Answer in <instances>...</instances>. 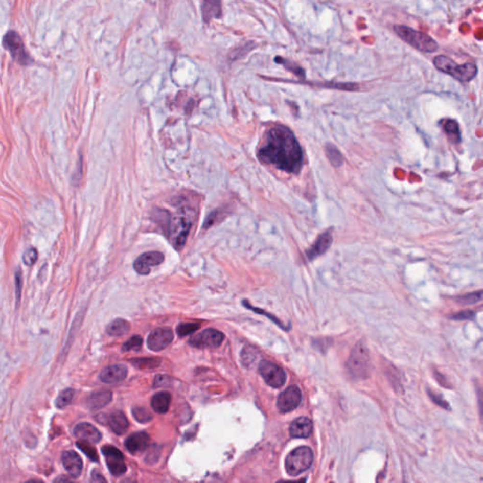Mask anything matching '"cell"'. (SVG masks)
<instances>
[{
	"mask_svg": "<svg viewBox=\"0 0 483 483\" xmlns=\"http://www.w3.org/2000/svg\"><path fill=\"white\" fill-rule=\"evenodd\" d=\"M259 159L289 174H298L303 166V150L291 129L277 125L265 136L258 152Z\"/></svg>",
	"mask_w": 483,
	"mask_h": 483,
	"instance_id": "1",
	"label": "cell"
},
{
	"mask_svg": "<svg viewBox=\"0 0 483 483\" xmlns=\"http://www.w3.org/2000/svg\"><path fill=\"white\" fill-rule=\"evenodd\" d=\"M196 213L189 206H181L175 214L167 217L166 232L168 239L176 249H181L193 226Z\"/></svg>",
	"mask_w": 483,
	"mask_h": 483,
	"instance_id": "2",
	"label": "cell"
},
{
	"mask_svg": "<svg viewBox=\"0 0 483 483\" xmlns=\"http://www.w3.org/2000/svg\"><path fill=\"white\" fill-rule=\"evenodd\" d=\"M433 64L441 72L449 75L461 82L471 81L477 77L478 72L477 64L473 62L458 64L452 59L445 55L436 56L433 59Z\"/></svg>",
	"mask_w": 483,
	"mask_h": 483,
	"instance_id": "3",
	"label": "cell"
},
{
	"mask_svg": "<svg viewBox=\"0 0 483 483\" xmlns=\"http://www.w3.org/2000/svg\"><path fill=\"white\" fill-rule=\"evenodd\" d=\"M394 31L405 43L422 53H433L439 49V44L434 39L423 31H416L404 25L394 26Z\"/></svg>",
	"mask_w": 483,
	"mask_h": 483,
	"instance_id": "4",
	"label": "cell"
},
{
	"mask_svg": "<svg viewBox=\"0 0 483 483\" xmlns=\"http://www.w3.org/2000/svg\"><path fill=\"white\" fill-rule=\"evenodd\" d=\"M370 357L366 344L360 341L352 350L347 363L348 371L354 379H365L369 375Z\"/></svg>",
	"mask_w": 483,
	"mask_h": 483,
	"instance_id": "5",
	"label": "cell"
},
{
	"mask_svg": "<svg viewBox=\"0 0 483 483\" xmlns=\"http://www.w3.org/2000/svg\"><path fill=\"white\" fill-rule=\"evenodd\" d=\"M313 462V453L309 447H300L294 449L286 458L285 468L292 477L298 476L308 470Z\"/></svg>",
	"mask_w": 483,
	"mask_h": 483,
	"instance_id": "6",
	"label": "cell"
},
{
	"mask_svg": "<svg viewBox=\"0 0 483 483\" xmlns=\"http://www.w3.org/2000/svg\"><path fill=\"white\" fill-rule=\"evenodd\" d=\"M2 45L10 52L13 61L20 65L29 66L32 64V59L25 48L22 38L16 31H8L2 39Z\"/></svg>",
	"mask_w": 483,
	"mask_h": 483,
	"instance_id": "7",
	"label": "cell"
},
{
	"mask_svg": "<svg viewBox=\"0 0 483 483\" xmlns=\"http://www.w3.org/2000/svg\"><path fill=\"white\" fill-rule=\"evenodd\" d=\"M259 372L266 382V384L273 388H280L286 382V373L282 367L273 362L261 361L259 365Z\"/></svg>",
	"mask_w": 483,
	"mask_h": 483,
	"instance_id": "8",
	"label": "cell"
},
{
	"mask_svg": "<svg viewBox=\"0 0 483 483\" xmlns=\"http://www.w3.org/2000/svg\"><path fill=\"white\" fill-rule=\"evenodd\" d=\"M224 341V334L219 330L208 329L190 339L189 344L196 349H215Z\"/></svg>",
	"mask_w": 483,
	"mask_h": 483,
	"instance_id": "9",
	"label": "cell"
},
{
	"mask_svg": "<svg viewBox=\"0 0 483 483\" xmlns=\"http://www.w3.org/2000/svg\"><path fill=\"white\" fill-rule=\"evenodd\" d=\"M102 453L104 455L106 464L112 476L120 477L127 471V466L124 462L122 452L117 447L105 446L102 447Z\"/></svg>",
	"mask_w": 483,
	"mask_h": 483,
	"instance_id": "10",
	"label": "cell"
},
{
	"mask_svg": "<svg viewBox=\"0 0 483 483\" xmlns=\"http://www.w3.org/2000/svg\"><path fill=\"white\" fill-rule=\"evenodd\" d=\"M301 400L302 395L300 388L296 385H292L280 395L277 406L281 412L285 413L296 409L301 403Z\"/></svg>",
	"mask_w": 483,
	"mask_h": 483,
	"instance_id": "11",
	"label": "cell"
},
{
	"mask_svg": "<svg viewBox=\"0 0 483 483\" xmlns=\"http://www.w3.org/2000/svg\"><path fill=\"white\" fill-rule=\"evenodd\" d=\"M165 261V255L159 251H149L142 254L134 262V269L140 275H148L153 266L159 265Z\"/></svg>",
	"mask_w": 483,
	"mask_h": 483,
	"instance_id": "12",
	"label": "cell"
},
{
	"mask_svg": "<svg viewBox=\"0 0 483 483\" xmlns=\"http://www.w3.org/2000/svg\"><path fill=\"white\" fill-rule=\"evenodd\" d=\"M174 339V333L169 328L154 330L147 338V347L152 351H160L168 347Z\"/></svg>",
	"mask_w": 483,
	"mask_h": 483,
	"instance_id": "13",
	"label": "cell"
},
{
	"mask_svg": "<svg viewBox=\"0 0 483 483\" xmlns=\"http://www.w3.org/2000/svg\"><path fill=\"white\" fill-rule=\"evenodd\" d=\"M61 463L70 477L75 478L80 477L82 472L83 464L78 453L73 450L64 451L61 455Z\"/></svg>",
	"mask_w": 483,
	"mask_h": 483,
	"instance_id": "14",
	"label": "cell"
},
{
	"mask_svg": "<svg viewBox=\"0 0 483 483\" xmlns=\"http://www.w3.org/2000/svg\"><path fill=\"white\" fill-rule=\"evenodd\" d=\"M74 434L80 441L90 444H98L102 438V435L98 428L88 423H80L77 425L74 428Z\"/></svg>",
	"mask_w": 483,
	"mask_h": 483,
	"instance_id": "15",
	"label": "cell"
},
{
	"mask_svg": "<svg viewBox=\"0 0 483 483\" xmlns=\"http://www.w3.org/2000/svg\"><path fill=\"white\" fill-rule=\"evenodd\" d=\"M128 375V369L127 367L123 364H116L111 366L105 368L102 370V372L99 375V379L108 384H114L121 382L122 380L126 379Z\"/></svg>",
	"mask_w": 483,
	"mask_h": 483,
	"instance_id": "16",
	"label": "cell"
},
{
	"mask_svg": "<svg viewBox=\"0 0 483 483\" xmlns=\"http://www.w3.org/2000/svg\"><path fill=\"white\" fill-rule=\"evenodd\" d=\"M332 241L333 238L330 232L322 233L315 241V243L312 245V247L306 251L307 259L309 261H312L323 255L325 252L330 248Z\"/></svg>",
	"mask_w": 483,
	"mask_h": 483,
	"instance_id": "17",
	"label": "cell"
},
{
	"mask_svg": "<svg viewBox=\"0 0 483 483\" xmlns=\"http://www.w3.org/2000/svg\"><path fill=\"white\" fill-rule=\"evenodd\" d=\"M149 445V436L146 432H136L130 435L125 442V446L129 452L133 455L141 454L146 451Z\"/></svg>",
	"mask_w": 483,
	"mask_h": 483,
	"instance_id": "18",
	"label": "cell"
},
{
	"mask_svg": "<svg viewBox=\"0 0 483 483\" xmlns=\"http://www.w3.org/2000/svg\"><path fill=\"white\" fill-rule=\"evenodd\" d=\"M110 429L118 435H122L129 428V421L126 416L120 410H116L110 413L105 419Z\"/></svg>",
	"mask_w": 483,
	"mask_h": 483,
	"instance_id": "19",
	"label": "cell"
},
{
	"mask_svg": "<svg viewBox=\"0 0 483 483\" xmlns=\"http://www.w3.org/2000/svg\"><path fill=\"white\" fill-rule=\"evenodd\" d=\"M202 18L209 23L213 19L222 16V0H202Z\"/></svg>",
	"mask_w": 483,
	"mask_h": 483,
	"instance_id": "20",
	"label": "cell"
},
{
	"mask_svg": "<svg viewBox=\"0 0 483 483\" xmlns=\"http://www.w3.org/2000/svg\"><path fill=\"white\" fill-rule=\"evenodd\" d=\"M312 422L308 417H300L292 423L290 434L294 438H308L312 434Z\"/></svg>",
	"mask_w": 483,
	"mask_h": 483,
	"instance_id": "21",
	"label": "cell"
},
{
	"mask_svg": "<svg viewBox=\"0 0 483 483\" xmlns=\"http://www.w3.org/2000/svg\"><path fill=\"white\" fill-rule=\"evenodd\" d=\"M171 403V395L167 392H159L156 394L151 400V407L157 413H165Z\"/></svg>",
	"mask_w": 483,
	"mask_h": 483,
	"instance_id": "22",
	"label": "cell"
},
{
	"mask_svg": "<svg viewBox=\"0 0 483 483\" xmlns=\"http://www.w3.org/2000/svg\"><path fill=\"white\" fill-rule=\"evenodd\" d=\"M112 398V394L110 391H100L97 392L92 394L88 399L87 403L89 407L93 409H99L106 406L107 404L110 403V400Z\"/></svg>",
	"mask_w": 483,
	"mask_h": 483,
	"instance_id": "23",
	"label": "cell"
},
{
	"mask_svg": "<svg viewBox=\"0 0 483 483\" xmlns=\"http://www.w3.org/2000/svg\"><path fill=\"white\" fill-rule=\"evenodd\" d=\"M130 329L128 321L124 319H116L107 327V333L110 336H122Z\"/></svg>",
	"mask_w": 483,
	"mask_h": 483,
	"instance_id": "24",
	"label": "cell"
},
{
	"mask_svg": "<svg viewBox=\"0 0 483 483\" xmlns=\"http://www.w3.org/2000/svg\"><path fill=\"white\" fill-rule=\"evenodd\" d=\"M443 129L448 136V139L452 142L453 144H458L461 142L459 125L455 120H451V119L444 120Z\"/></svg>",
	"mask_w": 483,
	"mask_h": 483,
	"instance_id": "25",
	"label": "cell"
},
{
	"mask_svg": "<svg viewBox=\"0 0 483 483\" xmlns=\"http://www.w3.org/2000/svg\"><path fill=\"white\" fill-rule=\"evenodd\" d=\"M275 61L277 63L283 65L284 67L287 69L288 71H290V72L294 74L295 76H297L300 79H305V78H306L305 70L301 67L300 65H298L296 62L290 61V60H286V59H284V58H282V57H279V56L275 57Z\"/></svg>",
	"mask_w": 483,
	"mask_h": 483,
	"instance_id": "26",
	"label": "cell"
},
{
	"mask_svg": "<svg viewBox=\"0 0 483 483\" xmlns=\"http://www.w3.org/2000/svg\"><path fill=\"white\" fill-rule=\"evenodd\" d=\"M253 49H254V43L253 42H248V43H245L243 45H239L231 52L229 59L233 61L240 60V59L244 58Z\"/></svg>",
	"mask_w": 483,
	"mask_h": 483,
	"instance_id": "27",
	"label": "cell"
},
{
	"mask_svg": "<svg viewBox=\"0 0 483 483\" xmlns=\"http://www.w3.org/2000/svg\"><path fill=\"white\" fill-rule=\"evenodd\" d=\"M75 396V391L73 389H65L61 392L59 397L56 399V406L59 409H63L67 405L71 403Z\"/></svg>",
	"mask_w": 483,
	"mask_h": 483,
	"instance_id": "28",
	"label": "cell"
},
{
	"mask_svg": "<svg viewBox=\"0 0 483 483\" xmlns=\"http://www.w3.org/2000/svg\"><path fill=\"white\" fill-rule=\"evenodd\" d=\"M77 446L80 448L81 451L85 453L87 455V457L89 459H92L93 462H98V453H97V450L95 447L91 446L90 443H87V442H84V441H80V442H78L77 443Z\"/></svg>",
	"mask_w": 483,
	"mask_h": 483,
	"instance_id": "29",
	"label": "cell"
},
{
	"mask_svg": "<svg viewBox=\"0 0 483 483\" xmlns=\"http://www.w3.org/2000/svg\"><path fill=\"white\" fill-rule=\"evenodd\" d=\"M327 155L330 163L335 166H340L342 164V157L335 147H327Z\"/></svg>",
	"mask_w": 483,
	"mask_h": 483,
	"instance_id": "30",
	"label": "cell"
},
{
	"mask_svg": "<svg viewBox=\"0 0 483 483\" xmlns=\"http://www.w3.org/2000/svg\"><path fill=\"white\" fill-rule=\"evenodd\" d=\"M132 413L138 422L147 423L152 419V415L145 408H134Z\"/></svg>",
	"mask_w": 483,
	"mask_h": 483,
	"instance_id": "31",
	"label": "cell"
},
{
	"mask_svg": "<svg viewBox=\"0 0 483 483\" xmlns=\"http://www.w3.org/2000/svg\"><path fill=\"white\" fill-rule=\"evenodd\" d=\"M481 300V291L477 293H472V294H467L463 296H459L458 298V302L464 305H471L477 303V301Z\"/></svg>",
	"mask_w": 483,
	"mask_h": 483,
	"instance_id": "32",
	"label": "cell"
},
{
	"mask_svg": "<svg viewBox=\"0 0 483 483\" xmlns=\"http://www.w3.org/2000/svg\"><path fill=\"white\" fill-rule=\"evenodd\" d=\"M199 329V325L193 324V323H185V324H180L177 328V334L180 337L189 335L191 333L195 332Z\"/></svg>",
	"mask_w": 483,
	"mask_h": 483,
	"instance_id": "33",
	"label": "cell"
},
{
	"mask_svg": "<svg viewBox=\"0 0 483 483\" xmlns=\"http://www.w3.org/2000/svg\"><path fill=\"white\" fill-rule=\"evenodd\" d=\"M142 343H143V340H142L141 337L138 336V335L131 337L128 342H125L123 344L122 350L123 351L139 350L141 349Z\"/></svg>",
	"mask_w": 483,
	"mask_h": 483,
	"instance_id": "34",
	"label": "cell"
},
{
	"mask_svg": "<svg viewBox=\"0 0 483 483\" xmlns=\"http://www.w3.org/2000/svg\"><path fill=\"white\" fill-rule=\"evenodd\" d=\"M22 259H23V263L26 265L31 266V265H33L34 263H36L37 259H38V252L33 247L28 248L27 250L25 251Z\"/></svg>",
	"mask_w": 483,
	"mask_h": 483,
	"instance_id": "35",
	"label": "cell"
},
{
	"mask_svg": "<svg viewBox=\"0 0 483 483\" xmlns=\"http://www.w3.org/2000/svg\"><path fill=\"white\" fill-rule=\"evenodd\" d=\"M133 364L137 368H154L159 364V361L156 359H137L132 361Z\"/></svg>",
	"mask_w": 483,
	"mask_h": 483,
	"instance_id": "36",
	"label": "cell"
},
{
	"mask_svg": "<svg viewBox=\"0 0 483 483\" xmlns=\"http://www.w3.org/2000/svg\"><path fill=\"white\" fill-rule=\"evenodd\" d=\"M15 287H16V294H17V298L19 300L20 297V294H21V289H22V284H23V281H22V274H21V270L17 269L16 272H15Z\"/></svg>",
	"mask_w": 483,
	"mask_h": 483,
	"instance_id": "37",
	"label": "cell"
},
{
	"mask_svg": "<svg viewBox=\"0 0 483 483\" xmlns=\"http://www.w3.org/2000/svg\"><path fill=\"white\" fill-rule=\"evenodd\" d=\"M475 313L470 311H465V312H458L456 314L452 315L451 318L454 320H465V319H471L474 317Z\"/></svg>",
	"mask_w": 483,
	"mask_h": 483,
	"instance_id": "38",
	"label": "cell"
},
{
	"mask_svg": "<svg viewBox=\"0 0 483 483\" xmlns=\"http://www.w3.org/2000/svg\"><path fill=\"white\" fill-rule=\"evenodd\" d=\"M429 397H431L432 400L434 401L435 403L438 404L439 406L444 407L445 409H448V405H447V402H445V400L441 398L440 396H435L432 392H429Z\"/></svg>",
	"mask_w": 483,
	"mask_h": 483,
	"instance_id": "39",
	"label": "cell"
},
{
	"mask_svg": "<svg viewBox=\"0 0 483 483\" xmlns=\"http://www.w3.org/2000/svg\"><path fill=\"white\" fill-rule=\"evenodd\" d=\"M93 480L95 481H106L104 477H102L98 472H93Z\"/></svg>",
	"mask_w": 483,
	"mask_h": 483,
	"instance_id": "40",
	"label": "cell"
}]
</instances>
